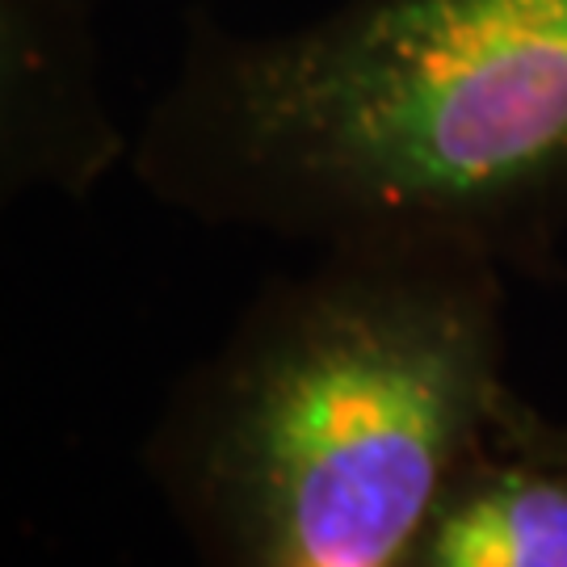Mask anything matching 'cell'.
<instances>
[{"label": "cell", "instance_id": "1", "mask_svg": "<svg viewBox=\"0 0 567 567\" xmlns=\"http://www.w3.org/2000/svg\"><path fill=\"white\" fill-rule=\"evenodd\" d=\"M135 182L224 231L446 244L550 278L567 244V0H341L198 21L131 140Z\"/></svg>", "mask_w": 567, "mask_h": 567}, {"label": "cell", "instance_id": "2", "mask_svg": "<svg viewBox=\"0 0 567 567\" xmlns=\"http://www.w3.org/2000/svg\"><path fill=\"white\" fill-rule=\"evenodd\" d=\"M508 274L446 244L316 248L173 383L143 475L198 567H400L517 391Z\"/></svg>", "mask_w": 567, "mask_h": 567}, {"label": "cell", "instance_id": "3", "mask_svg": "<svg viewBox=\"0 0 567 567\" xmlns=\"http://www.w3.org/2000/svg\"><path fill=\"white\" fill-rule=\"evenodd\" d=\"M97 0H0V189L93 198L131 164L102 89Z\"/></svg>", "mask_w": 567, "mask_h": 567}, {"label": "cell", "instance_id": "4", "mask_svg": "<svg viewBox=\"0 0 567 567\" xmlns=\"http://www.w3.org/2000/svg\"><path fill=\"white\" fill-rule=\"evenodd\" d=\"M400 567H567V416L513 391Z\"/></svg>", "mask_w": 567, "mask_h": 567}]
</instances>
